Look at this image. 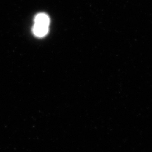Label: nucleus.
<instances>
[{
    "label": "nucleus",
    "instance_id": "f03ea898",
    "mask_svg": "<svg viewBox=\"0 0 152 152\" xmlns=\"http://www.w3.org/2000/svg\"><path fill=\"white\" fill-rule=\"evenodd\" d=\"M50 23V19L48 15L45 13H39L34 18V24L43 26H48Z\"/></svg>",
    "mask_w": 152,
    "mask_h": 152
},
{
    "label": "nucleus",
    "instance_id": "f257e3e1",
    "mask_svg": "<svg viewBox=\"0 0 152 152\" xmlns=\"http://www.w3.org/2000/svg\"><path fill=\"white\" fill-rule=\"evenodd\" d=\"M48 26H43L34 24L33 28V32L34 35L37 37H42L48 34Z\"/></svg>",
    "mask_w": 152,
    "mask_h": 152
}]
</instances>
